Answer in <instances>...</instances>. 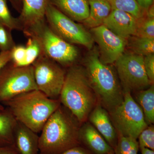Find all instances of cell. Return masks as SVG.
Segmentation results:
<instances>
[{
	"instance_id": "obj_35",
	"label": "cell",
	"mask_w": 154,
	"mask_h": 154,
	"mask_svg": "<svg viewBox=\"0 0 154 154\" xmlns=\"http://www.w3.org/2000/svg\"><path fill=\"white\" fill-rule=\"evenodd\" d=\"M140 150L142 154H154V151L149 149L143 148Z\"/></svg>"
},
{
	"instance_id": "obj_36",
	"label": "cell",
	"mask_w": 154,
	"mask_h": 154,
	"mask_svg": "<svg viewBox=\"0 0 154 154\" xmlns=\"http://www.w3.org/2000/svg\"><path fill=\"white\" fill-rule=\"evenodd\" d=\"M148 2H149V3L151 5H152L153 2V0H147Z\"/></svg>"
},
{
	"instance_id": "obj_19",
	"label": "cell",
	"mask_w": 154,
	"mask_h": 154,
	"mask_svg": "<svg viewBox=\"0 0 154 154\" xmlns=\"http://www.w3.org/2000/svg\"><path fill=\"white\" fill-rule=\"evenodd\" d=\"M18 121L8 108L0 111V147L14 145V137Z\"/></svg>"
},
{
	"instance_id": "obj_34",
	"label": "cell",
	"mask_w": 154,
	"mask_h": 154,
	"mask_svg": "<svg viewBox=\"0 0 154 154\" xmlns=\"http://www.w3.org/2000/svg\"><path fill=\"white\" fill-rule=\"evenodd\" d=\"M136 1L140 8L145 11L147 10L152 5L149 3L147 0H136Z\"/></svg>"
},
{
	"instance_id": "obj_3",
	"label": "cell",
	"mask_w": 154,
	"mask_h": 154,
	"mask_svg": "<svg viewBox=\"0 0 154 154\" xmlns=\"http://www.w3.org/2000/svg\"><path fill=\"white\" fill-rule=\"evenodd\" d=\"M59 100L81 123L88 121L98 103L84 66L69 67Z\"/></svg>"
},
{
	"instance_id": "obj_33",
	"label": "cell",
	"mask_w": 154,
	"mask_h": 154,
	"mask_svg": "<svg viewBox=\"0 0 154 154\" xmlns=\"http://www.w3.org/2000/svg\"><path fill=\"white\" fill-rule=\"evenodd\" d=\"M0 154H19L15 146L0 147Z\"/></svg>"
},
{
	"instance_id": "obj_21",
	"label": "cell",
	"mask_w": 154,
	"mask_h": 154,
	"mask_svg": "<svg viewBox=\"0 0 154 154\" xmlns=\"http://www.w3.org/2000/svg\"><path fill=\"white\" fill-rule=\"evenodd\" d=\"M127 46L138 55L144 57L154 54V38L131 36L127 39Z\"/></svg>"
},
{
	"instance_id": "obj_25",
	"label": "cell",
	"mask_w": 154,
	"mask_h": 154,
	"mask_svg": "<svg viewBox=\"0 0 154 154\" xmlns=\"http://www.w3.org/2000/svg\"><path fill=\"white\" fill-rule=\"evenodd\" d=\"M0 23L9 30H21L17 19L11 15L6 0H0Z\"/></svg>"
},
{
	"instance_id": "obj_7",
	"label": "cell",
	"mask_w": 154,
	"mask_h": 154,
	"mask_svg": "<svg viewBox=\"0 0 154 154\" xmlns=\"http://www.w3.org/2000/svg\"><path fill=\"white\" fill-rule=\"evenodd\" d=\"M38 90L32 65H14L11 61L0 71V102L2 104L20 94Z\"/></svg>"
},
{
	"instance_id": "obj_23",
	"label": "cell",
	"mask_w": 154,
	"mask_h": 154,
	"mask_svg": "<svg viewBox=\"0 0 154 154\" xmlns=\"http://www.w3.org/2000/svg\"><path fill=\"white\" fill-rule=\"evenodd\" d=\"M138 143L137 140L118 135V140L113 154H137Z\"/></svg>"
},
{
	"instance_id": "obj_28",
	"label": "cell",
	"mask_w": 154,
	"mask_h": 154,
	"mask_svg": "<svg viewBox=\"0 0 154 154\" xmlns=\"http://www.w3.org/2000/svg\"><path fill=\"white\" fill-rule=\"evenodd\" d=\"M15 45L11 30L0 23V51H11Z\"/></svg>"
},
{
	"instance_id": "obj_17",
	"label": "cell",
	"mask_w": 154,
	"mask_h": 154,
	"mask_svg": "<svg viewBox=\"0 0 154 154\" xmlns=\"http://www.w3.org/2000/svg\"><path fill=\"white\" fill-rule=\"evenodd\" d=\"M48 2L75 22L82 23L89 16L88 0H48Z\"/></svg>"
},
{
	"instance_id": "obj_13",
	"label": "cell",
	"mask_w": 154,
	"mask_h": 154,
	"mask_svg": "<svg viewBox=\"0 0 154 154\" xmlns=\"http://www.w3.org/2000/svg\"><path fill=\"white\" fill-rule=\"evenodd\" d=\"M138 19L125 11L112 9L103 25L116 35L127 39L134 36Z\"/></svg>"
},
{
	"instance_id": "obj_5",
	"label": "cell",
	"mask_w": 154,
	"mask_h": 154,
	"mask_svg": "<svg viewBox=\"0 0 154 154\" xmlns=\"http://www.w3.org/2000/svg\"><path fill=\"white\" fill-rule=\"evenodd\" d=\"M25 34L37 40L41 49L40 55L61 66L69 67L75 65L78 59L79 52L78 48L57 35L49 28L46 21Z\"/></svg>"
},
{
	"instance_id": "obj_12",
	"label": "cell",
	"mask_w": 154,
	"mask_h": 154,
	"mask_svg": "<svg viewBox=\"0 0 154 154\" xmlns=\"http://www.w3.org/2000/svg\"><path fill=\"white\" fill-rule=\"evenodd\" d=\"M21 14L17 19L24 33L45 22L48 0H22Z\"/></svg>"
},
{
	"instance_id": "obj_37",
	"label": "cell",
	"mask_w": 154,
	"mask_h": 154,
	"mask_svg": "<svg viewBox=\"0 0 154 154\" xmlns=\"http://www.w3.org/2000/svg\"><path fill=\"white\" fill-rule=\"evenodd\" d=\"M14 1H17V0H14Z\"/></svg>"
},
{
	"instance_id": "obj_27",
	"label": "cell",
	"mask_w": 154,
	"mask_h": 154,
	"mask_svg": "<svg viewBox=\"0 0 154 154\" xmlns=\"http://www.w3.org/2000/svg\"><path fill=\"white\" fill-rule=\"evenodd\" d=\"M139 147L140 149L147 148L154 150V126L153 125H148L138 137Z\"/></svg>"
},
{
	"instance_id": "obj_2",
	"label": "cell",
	"mask_w": 154,
	"mask_h": 154,
	"mask_svg": "<svg viewBox=\"0 0 154 154\" xmlns=\"http://www.w3.org/2000/svg\"><path fill=\"white\" fill-rule=\"evenodd\" d=\"M112 65L102 62L98 49L94 48L86 57L83 66L98 104L108 112L120 105L124 100V91L115 68Z\"/></svg>"
},
{
	"instance_id": "obj_15",
	"label": "cell",
	"mask_w": 154,
	"mask_h": 154,
	"mask_svg": "<svg viewBox=\"0 0 154 154\" xmlns=\"http://www.w3.org/2000/svg\"><path fill=\"white\" fill-rule=\"evenodd\" d=\"M88 120L112 148H115L118 140V134L108 111L98 104L90 113Z\"/></svg>"
},
{
	"instance_id": "obj_11",
	"label": "cell",
	"mask_w": 154,
	"mask_h": 154,
	"mask_svg": "<svg viewBox=\"0 0 154 154\" xmlns=\"http://www.w3.org/2000/svg\"><path fill=\"white\" fill-rule=\"evenodd\" d=\"M98 46L99 58L103 63L112 65L125 51L127 39L116 35L104 25L90 29Z\"/></svg>"
},
{
	"instance_id": "obj_1",
	"label": "cell",
	"mask_w": 154,
	"mask_h": 154,
	"mask_svg": "<svg viewBox=\"0 0 154 154\" xmlns=\"http://www.w3.org/2000/svg\"><path fill=\"white\" fill-rule=\"evenodd\" d=\"M81 123L66 107L61 105L48 119L38 139L42 154H60L81 146L79 133Z\"/></svg>"
},
{
	"instance_id": "obj_30",
	"label": "cell",
	"mask_w": 154,
	"mask_h": 154,
	"mask_svg": "<svg viewBox=\"0 0 154 154\" xmlns=\"http://www.w3.org/2000/svg\"><path fill=\"white\" fill-rule=\"evenodd\" d=\"M145 70L149 81L152 85L154 82V54L143 57Z\"/></svg>"
},
{
	"instance_id": "obj_10",
	"label": "cell",
	"mask_w": 154,
	"mask_h": 154,
	"mask_svg": "<svg viewBox=\"0 0 154 154\" xmlns=\"http://www.w3.org/2000/svg\"><path fill=\"white\" fill-rule=\"evenodd\" d=\"M38 91L48 98L59 99L66 72L59 64L40 55L32 64Z\"/></svg>"
},
{
	"instance_id": "obj_22",
	"label": "cell",
	"mask_w": 154,
	"mask_h": 154,
	"mask_svg": "<svg viewBox=\"0 0 154 154\" xmlns=\"http://www.w3.org/2000/svg\"><path fill=\"white\" fill-rule=\"evenodd\" d=\"M112 9L125 11L137 19L143 17L146 11L140 8L136 0H107Z\"/></svg>"
},
{
	"instance_id": "obj_26",
	"label": "cell",
	"mask_w": 154,
	"mask_h": 154,
	"mask_svg": "<svg viewBox=\"0 0 154 154\" xmlns=\"http://www.w3.org/2000/svg\"><path fill=\"white\" fill-rule=\"evenodd\" d=\"M25 46L26 57L23 66L31 65L41 54L40 45L36 38L29 37Z\"/></svg>"
},
{
	"instance_id": "obj_31",
	"label": "cell",
	"mask_w": 154,
	"mask_h": 154,
	"mask_svg": "<svg viewBox=\"0 0 154 154\" xmlns=\"http://www.w3.org/2000/svg\"><path fill=\"white\" fill-rule=\"evenodd\" d=\"M11 60V51H0V71ZM5 107L0 102V111L4 110Z\"/></svg>"
},
{
	"instance_id": "obj_6",
	"label": "cell",
	"mask_w": 154,
	"mask_h": 154,
	"mask_svg": "<svg viewBox=\"0 0 154 154\" xmlns=\"http://www.w3.org/2000/svg\"><path fill=\"white\" fill-rule=\"evenodd\" d=\"M118 135L137 140L141 131L148 126L141 108L129 91H124V100L108 112Z\"/></svg>"
},
{
	"instance_id": "obj_18",
	"label": "cell",
	"mask_w": 154,
	"mask_h": 154,
	"mask_svg": "<svg viewBox=\"0 0 154 154\" xmlns=\"http://www.w3.org/2000/svg\"><path fill=\"white\" fill-rule=\"evenodd\" d=\"M88 2L90 13L82 23L90 29L103 25L112 10L110 3L107 0H88Z\"/></svg>"
},
{
	"instance_id": "obj_20",
	"label": "cell",
	"mask_w": 154,
	"mask_h": 154,
	"mask_svg": "<svg viewBox=\"0 0 154 154\" xmlns=\"http://www.w3.org/2000/svg\"><path fill=\"white\" fill-rule=\"evenodd\" d=\"M136 102L139 105L143 112L148 125L154 123V85H152L145 90L134 92Z\"/></svg>"
},
{
	"instance_id": "obj_14",
	"label": "cell",
	"mask_w": 154,
	"mask_h": 154,
	"mask_svg": "<svg viewBox=\"0 0 154 154\" xmlns=\"http://www.w3.org/2000/svg\"><path fill=\"white\" fill-rule=\"evenodd\" d=\"M81 145L93 154H113V149L89 122L82 123L79 133Z\"/></svg>"
},
{
	"instance_id": "obj_32",
	"label": "cell",
	"mask_w": 154,
	"mask_h": 154,
	"mask_svg": "<svg viewBox=\"0 0 154 154\" xmlns=\"http://www.w3.org/2000/svg\"><path fill=\"white\" fill-rule=\"evenodd\" d=\"M38 154H42L38 153ZM60 154H93L88 149L79 146L69 149Z\"/></svg>"
},
{
	"instance_id": "obj_9",
	"label": "cell",
	"mask_w": 154,
	"mask_h": 154,
	"mask_svg": "<svg viewBox=\"0 0 154 154\" xmlns=\"http://www.w3.org/2000/svg\"><path fill=\"white\" fill-rule=\"evenodd\" d=\"M114 63L123 91L134 93L152 85L146 74L143 56L125 51Z\"/></svg>"
},
{
	"instance_id": "obj_8",
	"label": "cell",
	"mask_w": 154,
	"mask_h": 154,
	"mask_svg": "<svg viewBox=\"0 0 154 154\" xmlns=\"http://www.w3.org/2000/svg\"><path fill=\"white\" fill-rule=\"evenodd\" d=\"M45 21L51 30L62 38L72 44L82 45L89 50L94 42L90 31L63 14L49 3L45 13Z\"/></svg>"
},
{
	"instance_id": "obj_4",
	"label": "cell",
	"mask_w": 154,
	"mask_h": 154,
	"mask_svg": "<svg viewBox=\"0 0 154 154\" xmlns=\"http://www.w3.org/2000/svg\"><path fill=\"white\" fill-rule=\"evenodd\" d=\"M2 104L18 122L37 134L61 105L59 99H50L38 90L20 94Z\"/></svg>"
},
{
	"instance_id": "obj_24",
	"label": "cell",
	"mask_w": 154,
	"mask_h": 154,
	"mask_svg": "<svg viewBox=\"0 0 154 154\" xmlns=\"http://www.w3.org/2000/svg\"><path fill=\"white\" fill-rule=\"evenodd\" d=\"M134 36L154 38V18L144 16L138 19L137 27Z\"/></svg>"
},
{
	"instance_id": "obj_29",
	"label": "cell",
	"mask_w": 154,
	"mask_h": 154,
	"mask_svg": "<svg viewBox=\"0 0 154 154\" xmlns=\"http://www.w3.org/2000/svg\"><path fill=\"white\" fill-rule=\"evenodd\" d=\"M11 62L14 65L23 66L26 57L25 46L15 45L11 49Z\"/></svg>"
},
{
	"instance_id": "obj_16",
	"label": "cell",
	"mask_w": 154,
	"mask_h": 154,
	"mask_svg": "<svg viewBox=\"0 0 154 154\" xmlns=\"http://www.w3.org/2000/svg\"><path fill=\"white\" fill-rule=\"evenodd\" d=\"M38 134L18 122L14 134V145L19 154H38Z\"/></svg>"
}]
</instances>
